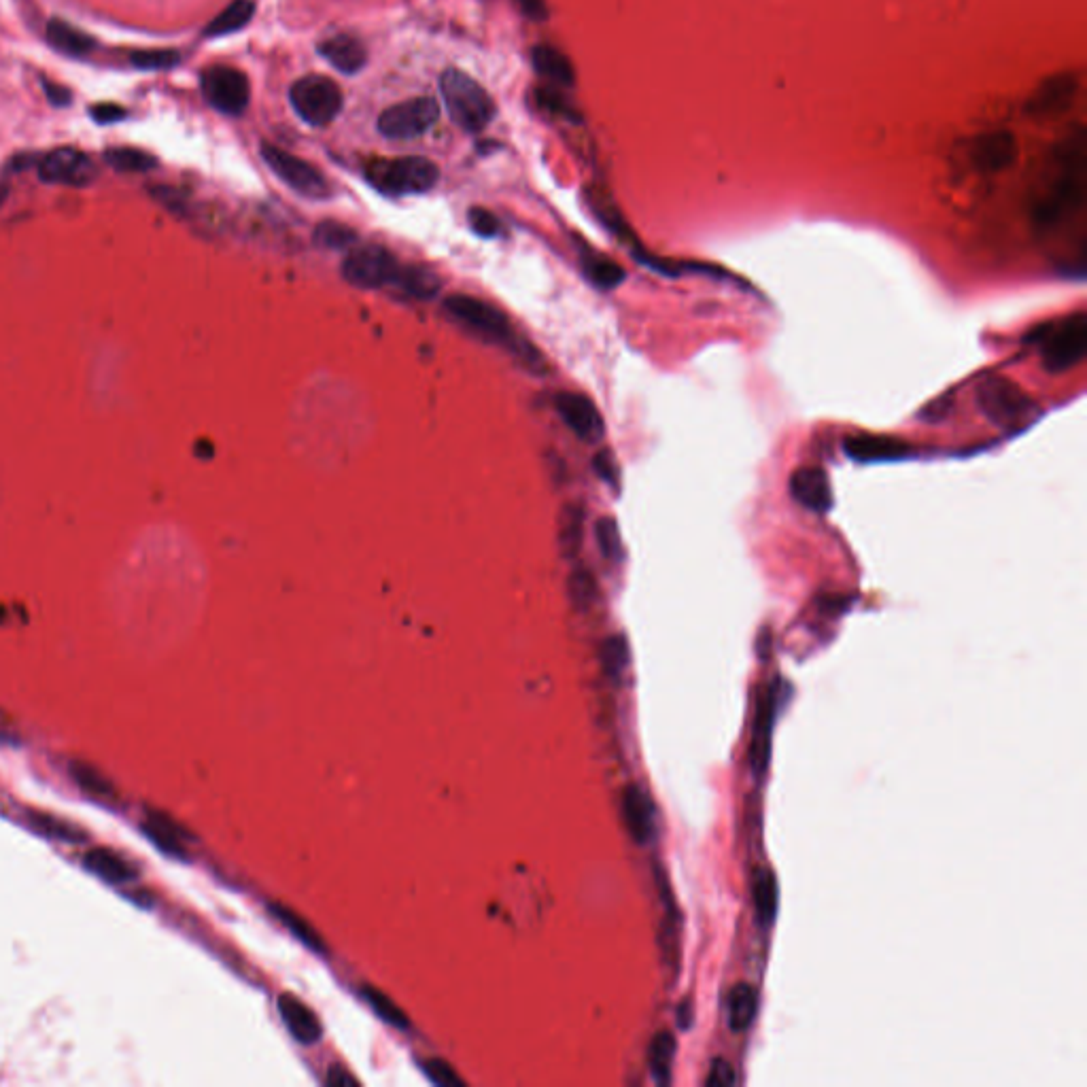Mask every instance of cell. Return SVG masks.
<instances>
[{
	"mask_svg": "<svg viewBox=\"0 0 1087 1087\" xmlns=\"http://www.w3.org/2000/svg\"><path fill=\"white\" fill-rule=\"evenodd\" d=\"M444 310L448 313V317L463 327V330H468L470 334L478 336L480 340H485L489 344H497V347H504L508 351H514L516 355H521L525 364L536 368V372L544 366L538 351H533V347L523 344L519 338H516L512 323L497 306L485 300H478L474 296L455 293V296H451L444 302Z\"/></svg>",
	"mask_w": 1087,
	"mask_h": 1087,
	"instance_id": "1",
	"label": "cell"
},
{
	"mask_svg": "<svg viewBox=\"0 0 1087 1087\" xmlns=\"http://www.w3.org/2000/svg\"><path fill=\"white\" fill-rule=\"evenodd\" d=\"M979 410L1000 429H1017L1037 419V404L1030 395L1005 376H986L975 389Z\"/></svg>",
	"mask_w": 1087,
	"mask_h": 1087,
	"instance_id": "2",
	"label": "cell"
},
{
	"mask_svg": "<svg viewBox=\"0 0 1087 1087\" xmlns=\"http://www.w3.org/2000/svg\"><path fill=\"white\" fill-rule=\"evenodd\" d=\"M448 115L465 132L485 130L495 117V102L478 81L457 68H448L440 79Z\"/></svg>",
	"mask_w": 1087,
	"mask_h": 1087,
	"instance_id": "3",
	"label": "cell"
},
{
	"mask_svg": "<svg viewBox=\"0 0 1087 1087\" xmlns=\"http://www.w3.org/2000/svg\"><path fill=\"white\" fill-rule=\"evenodd\" d=\"M366 179L381 194L410 196L434 189L440 179V170L434 162L419 158V155L393 160L376 158L366 164Z\"/></svg>",
	"mask_w": 1087,
	"mask_h": 1087,
	"instance_id": "4",
	"label": "cell"
},
{
	"mask_svg": "<svg viewBox=\"0 0 1087 1087\" xmlns=\"http://www.w3.org/2000/svg\"><path fill=\"white\" fill-rule=\"evenodd\" d=\"M1041 364L1049 374H1062L1075 368L1087 351V319L1075 313L1062 321L1049 323L1037 334Z\"/></svg>",
	"mask_w": 1087,
	"mask_h": 1087,
	"instance_id": "5",
	"label": "cell"
},
{
	"mask_svg": "<svg viewBox=\"0 0 1087 1087\" xmlns=\"http://www.w3.org/2000/svg\"><path fill=\"white\" fill-rule=\"evenodd\" d=\"M291 107L306 124L327 126L342 111V92L338 85L323 75H306L291 85Z\"/></svg>",
	"mask_w": 1087,
	"mask_h": 1087,
	"instance_id": "6",
	"label": "cell"
},
{
	"mask_svg": "<svg viewBox=\"0 0 1087 1087\" xmlns=\"http://www.w3.org/2000/svg\"><path fill=\"white\" fill-rule=\"evenodd\" d=\"M260 151H262L264 162L272 168L274 175L283 183H287L293 192L313 200H321L332 194L330 183H327V179L321 175V170L315 168L313 164H308L306 160L298 158V155H293L272 143H262Z\"/></svg>",
	"mask_w": 1087,
	"mask_h": 1087,
	"instance_id": "7",
	"label": "cell"
},
{
	"mask_svg": "<svg viewBox=\"0 0 1087 1087\" xmlns=\"http://www.w3.org/2000/svg\"><path fill=\"white\" fill-rule=\"evenodd\" d=\"M400 262L385 247H353L342 262L344 281L359 289H381L395 283Z\"/></svg>",
	"mask_w": 1087,
	"mask_h": 1087,
	"instance_id": "8",
	"label": "cell"
},
{
	"mask_svg": "<svg viewBox=\"0 0 1087 1087\" xmlns=\"http://www.w3.org/2000/svg\"><path fill=\"white\" fill-rule=\"evenodd\" d=\"M438 102L429 96L410 98L400 105L385 109L378 117V132L395 141H408L425 134L438 122Z\"/></svg>",
	"mask_w": 1087,
	"mask_h": 1087,
	"instance_id": "9",
	"label": "cell"
},
{
	"mask_svg": "<svg viewBox=\"0 0 1087 1087\" xmlns=\"http://www.w3.org/2000/svg\"><path fill=\"white\" fill-rule=\"evenodd\" d=\"M202 92L219 113L243 115L251 100V85L245 73L232 66H211L202 75Z\"/></svg>",
	"mask_w": 1087,
	"mask_h": 1087,
	"instance_id": "10",
	"label": "cell"
},
{
	"mask_svg": "<svg viewBox=\"0 0 1087 1087\" xmlns=\"http://www.w3.org/2000/svg\"><path fill=\"white\" fill-rule=\"evenodd\" d=\"M98 175L96 164L73 147H60L47 153L39 162V179L51 185L66 187H85Z\"/></svg>",
	"mask_w": 1087,
	"mask_h": 1087,
	"instance_id": "11",
	"label": "cell"
},
{
	"mask_svg": "<svg viewBox=\"0 0 1087 1087\" xmlns=\"http://www.w3.org/2000/svg\"><path fill=\"white\" fill-rule=\"evenodd\" d=\"M555 408L563 423L574 431V434L584 442H599L603 438V425L601 414L597 406L576 391H559L555 395Z\"/></svg>",
	"mask_w": 1087,
	"mask_h": 1087,
	"instance_id": "12",
	"label": "cell"
},
{
	"mask_svg": "<svg viewBox=\"0 0 1087 1087\" xmlns=\"http://www.w3.org/2000/svg\"><path fill=\"white\" fill-rule=\"evenodd\" d=\"M778 686L767 688V693L758 701L756 720H754V733L750 741L748 763L750 771L756 780H761L767 773L769 761H771V739H773V722L775 714H778Z\"/></svg>",
	"mask_w": 1087,
	"mask_h": 1087,
	"instance_id": "13",
	"label": "cell"
},
{
	"mask_svg": "<svg viewBox=\"0 0 1087 1087\" xmlns=\"http://www.w3.org/2000/svg\"><path fill=\"white\" fill-rule=\"evenodd\" d=\"M790 495L809 512L824 514L833 508L831 480H828L824 470L812 468V465L799 468L790 476Z\"/></svg>",
	"mask_w": 1087,
	"mask_h": 1087,
	"instance_id": "14",
	"label": "cell"
},
{
	"mask_svg": "<svg viewBox=\"0 0 1087 1087\" xmlns=\"http://www.w3.org/2000/svg\"><path fill=\"white\" fill-rule=\"evenodd\" d=\"M843 451L854 461L873 463V461L905 459L911 453V446L903 440L888 438V436H852V438H845Z\"/></svg>",
	"mask_w": 1087,
	"mask_h": 1087,
	"instance_id": "15",
	"label": "cell"
},
{
	"mask_svg": "<svg viewBox=\"0 0 1087 1087\" xmlns=\"http://www.w3.org/2000/svg\"><path fill=\"white\" fill-rule=\"evenodd\" d=\"M623 814L635 843L646 845L654 837V807L640 786H627L623 795Z\"/></svg>",
	"mask_w": 1087,
	"mask_h": 1087,
	"instance_id": "16",
	"label": "cell"
},
{
	"mask_svg": "<svg viewBox=\"0 0 1087 1087\" xmlns=\"http://www.w3.org/2000/svg\"><path fill=\"white\" fill-rule=\"evenodd\" d=\"M971 155L981 172H998L1013 162L1015 141L1009 132L983 134L975 141Z\"/></svg>",
	"mask_w": 1087,
	"mask_h": 1087,
	"instance_id": "17",
	"label": "cell"
},
{
	"mask_svg": "<svg viewBox=\"0 0 1087 1087\" xmlns=\"http://www.w3.org/2000/svg\"><path fill=\"white\" fill-rule=\"evenodd\" d=\"M319 54L344 75L359 73L368 60L366 47L351 34H338V37L323 41L319 45Z\"/></svg>",
	"mask_w": 1087,
	"mask_h": 1087,
	"instance_id": "18",
	"label": "cell"
},
{
	"mask_svg": "<svg viewBox=\"0 0 1087 1087\" xmlns=\"http://www.w3.org/2000/svg\"><path fill=\"white\" fill-rule=\"evenodd\" d=\"M279 1011L283 1015V1022L285 1026L289 1028V1032L293 1034V1039L304 1043V1045H310L321 1039V1024L317 1020V1015L310 1011L300 998L291 996V994H283L279 998Z\"/></svg>",
	"mask_w": 1087,
	"mask_h": 1087,
	"instance_id": "19",
	"label": "cell"
},
{
	"mask_svg": "<svg viewBox=\"0 0 1087 1087\" xmlns=\"http://www.w3.org/2000/svg\"><path fill=\"white\" fill-rule=\"evenodd\" d=\"M143 831L166 854H172L177 858H185V839H187V835H185L183 828L177 826L168 816H164L160 812H151V809H149L147 818L143 822Z\"/></svg>",
	"mask_w": 1087,
	"mask_h": 1087,
	"instance_id": "20",
	"label": "cell"
},
{
	"mask_svg": "<svg viewBox=\"0 0 1087 1087\" xmlns=\"http://www.w3.org/2000/svg\"><path fill=\"white\" fill-rule=\"evenodd\" d=\"M531 60H533V68H536V73L540 77H544L546 81L555 83V85H563V88H567V85H574V81H576L574 66H572V62L567 60L565 54H561L557 47H552V45L533 47Z\"/></svg>",
	"mask_w": 1087,
	"mask_h": 1087,
	"instance_id": "21",
	"label": "cell"
},
{
	"mask_svg": "<svg viewBox=\"0 0 1087 1087\" xmlns=\"http://www.w3.org/2000/svg\"><path fill=\"white\" fill-rule=\"evenodd\" d=\"M727 1024L733 1032H746L758 1011V992L750 983H737L727 996Z\"/></svg>",
	"mask_w": 1087,
	"mask_h": 1087,
	"instance_id": "22",
	"label": "cell"
},
{
	"mask_svg": "<svg viewBox=\"0 0 1087 1087\" xmlns=\"http://www.w3.org/2000/svg\"><path fill=\"white\" fill-rule=\"evenodd\" d=\"M393 285H398L406 296L414 300H431L442 291L440 276L434 270L423 266H400Z\"/></svg>",
	"mask_w": 1087,
	"mask_h": 1087,
	"instance_id": "23",
	"label": "cell"
},
{
	"mask_svg": "<svg viewBox=\"0 0 1087 1087\" xmlns=\"http://www.w3.org/2000/svg\"><path fill=\"white\" fill-rule=\"evenodd\" d=\"M83 862L92 873L107 879V882L111 884H128L132 882V879H136V871L132 869L130 862L105 848L90 850L88 854H85Z\"/></svg>",
	"mask_w": 1087,
	"mask_h": 1087,
	"instance_id": "24",
	"label": "cell"
},
{
	"mask_svg": "<svg viewBox=\"0 0 1087 1087\" xmlns=\"http://www.w3.org/2000/svg\"><path fill=\"white\" fill-rule=\"evenodd\" d=\"M752 896H754V909H756L758 922H761V926L773 924L775 918H778L780 888H778V879H775V875L769 869H761L754 875Z\"/></svg>",
	"mask_w": 1087,
	"mask_h": 1087,
	"instance_id": "25",
	"label": "cell"
},
{
	"mask_svg": "<svg viewBox=\"0 0 1087 1087\" xmlns=\"http://www.w3.org/2000/svg\"><path fill=\"white\" fill-rule=\"evenodd\" d=\"M580 257H582V268L586 276H589L591 283L597 285L599 289H614L625 281L627 272L614 260H610V257L593 251L589 245L580 247Z\"/></svg>",
	"mask_w": 1087,
	"mask_h": 1087,
	"instance_id": "26",
	"label": "cell"
},
{
	"mask_svg": "<svg viewBox=\"0 0 1087 1087\" xmlns=\"http://www.w3.org/2000/svg\"><path fill=\"white\" fill-rule=\"evenodd\" d=\"M47 39L56 49H60L62 54L73 56V58L88 56L96 47V41L90 37V34H85L79 28L66 24L62 20H51L47 24Z\"/></svg>",
	"mask_w": 1087,
	"mask_h": 1087,
	"instance_id": "27",
	"label": "cell"
},
{
	"mask_svg": "<svg viewBox=\"0 0 1087 1087\" xmlns=\"http://www.w3.org/2000/svg\"><path fill=\"white\" fill-rule=\"evenodd\" d=\"M676 1037L671 1032H657L648 1047V1064L650 1073L659 1085H669L671 1081V1066H674L676 1058Z\"/></svg>",
	"mask_w": 1087,
	"mask_h": 1087,
	"instance_id": "28",
	"label": "cell"
},
{
	"mask_svg": "<svg viewBox=\"0 0 1087 1087\" xmlns=\"http://www.w3.org/2000/svg\"><path fill=\"white\" fill-rule=\"evenodd\" d=\"M253 13H255L253 0H234L230 7L223 9L215 20L206 26L204 34L206 37H226V34L238 32L240 28H245L251 22Z\"/></svg>",
	"mask_w": 1087,
	"mask_h": 1087,
	"instance_id": "29",
	"label": "cell"
},
{
	"mask_svg": "<svg viewBox=\"0 0 1087 1087\" xmlns=\"http://www.w3.org/2000/svg\"><path fill=\"white\" fill-rule=\"evenodd\" d=\"M629 644L623 635H610L606 642L601 644V665L606 676L614 682L623 678V674L629 667Z\"/></svg>",
	"mask_w": 1087,
	"mask_h": 1087,
	"instance_id": "30",
	"label": "cell"
},
{
	"mask_svg": "<svg viewBox=\"0 0 1087 1087\" xmlns=\"http://www.w3.org/2000/svg\"><path fill=\"white\" fill-rule=\"evenodd\" d=\"M105 160L119 172H147L158 164L153 155L136 147H109L105 151Z\"/></svg>",
	"mask_w": 1087,
	"mask_h": 1087,
	"instance_id": "31",
	"label": "cell"
},
{
	"mask_svg": "<svg viewBox=\"0 0 1087 1087\" xmlns=\"http://www.w3.org/2000/svg\"><path fill=\"white\" fill-rule=\"evenodd\" d=\"M584 510L580 506H567L559 521V542L567 557H574L582 546Z\"/></svg>",
	"mask_w": 1087,
	"mask_h": 1087,
	"instance_id": "32",
	"label": "cell"
},
{
	"mask_svg": "<svg viewBox=\"0 0 1087 1087\" xmlns=\"http://www.w3.org/2000/svg\"><path fill=\"white\" fill-rule=\"evenodd\" d=\"M567 589H569V597H572V603L578 610H589L599 595L595 576L584 567L574 569L572 576H569L567 580Z\"/></svg>",
	"mask_w": 1087,
	"mask_h": 1087,
	"instance_id": "33",
	"label": "cell"
},
{
	"mask_svg": "<svg viewBox=\"0 0 1087 1087\" xmlns=\"http://www.w3.org/2000/svg\"><path fill=\"white\" fill-rule=\"evenodd\" d=\"M1073 90H1075V85L1068 79L1064 83L1045 85V88H1041L1039 94L1034 96L1032 109L1037 113H1056V111L1064 109L1068 102H1071Z\"/></svg>",
	"mask_w": 1087,
	"mask_h": 1087,
	"instance_id": "34",
	"label": "cell"
},
{
	"mask_svg": "<svg viewBox=\"0 0 1087 1087\" xmlns=\"http://www.w3.org/2000/svg\"><path fill=\"white\" fill-rule=\"evenodd\" d=\"M315 240L325 249H353L357 232L338 221H323L315 230Z\"/></svg>",
	"mask_w": 1087,
	"mask_h": 1087,
	"instance_id": "35",
	"label": "cell"
},
{
	"mask_svg": "<svg viewBox=\"0 0 1087 1087\" xmlns=\"http://www.w3.org/2000/svg\"><path fill=\"white\" fill-rule=\"evenodd\" d=\"M270 909H272L274 916L279 918V920L291 930L293 935H296L304 945L310 947V950H315V952H323V950H325V943H323L321 937L317 935V930H315L313 926H310V924H306V922L298 916V913H293V911H289V909H285V907H279V905H274V907H270Z\"/></svg>",
	"mask_w": 1087,
	"mask_h": 1087,
	"instance_id": "36",
	"label": "cell"
},
{
	"mask_svg": "<svg viewBox=\"0 0 1087 1087\" xmlns=\"http://www.w3.org/2000/svg\"><path fill=\"white\" fill-rule=\"evenodd\" d=\"M32 824L37 826L39 831L45 833L47 837H56V839H62V841H68V843H83L85 839H88V835H85L81 828H77L71 822H64V820H60L56 816L32 814Z\"/></svg>",
	"mask_w": 1087,
	"mask_h": 1087,
	"instance_id": "37",
	"label": "cell"
},
{
	"mask_svg": "<svg viewBox=\"0 0 1087 1087\" xmlns=\"http://www.w3.org/2000/svg\"><path fill=\"white\" fill-rule=\"evenodd\" d=\"M364 996H366V1000L370 1003V1007L376 1011V1015H378V1017H383V1020H385L387 1024H391V1026H395V1028H402V1030H406V1028L410 1026L408 1015H406L398 1005H395L387 994H383L381 990H376V988L368 986V988L364 990Z\"/></svg>",
	"mask_w": 1087,
	"mask_h": 1087,
	"instance_id": "38",
	"label": "cell"
},
{
	"mask_svg": "<svg viewBox=\"0 0 1087 1087\" xmlns=\"http://www.w3.org/2000/svg\"><path fill=\"white\" fill-rule=\"evenodd\" d=\"M71 771H73L75 782L85 792H88V795L98 797V799H113L115 797V788L111 786V782L107 778H102V775L96 769L83 765V763H73Z\"/></svg>",
	"mask_w": 1087,
	"mask_h": 1087,
	"instance_id": "39",
	"label": "cell"
},
{
	"mask_svg": "<svg viewBox=\"0 0 1087 1087\" xmlns=\"http://www.w3.org/2000/svg\"><path fill=\"white\" fill-rule=\"evenodd\" d=\"M595 540H597V546L601 550V557H606L610 561L620 559V552H623V542H620V529H618V525H616V521L612 519V516H603V519L597 521Z\"/></svg>",
	"mask_w": 1087,
	"mask_h": 1087,
	"instance_id": "40",
	"label": "cell"
},
{
	"mask_svg": "<svg viewBox=\"0 0 1087 1087\" xmlns=\"http://www.w3.org/2000/svg\"><path fill=\"white\" fill-rule=\"evenodd\" d=\"M130 62L141 68V71H164V68H172L181 62L179 51L175 49H153V51H136L130 56Z\"/></svg>",
	"mask_w": 1087,
	"mask_h": 1087,
	"instance_id": "41",
	"label": "cell"
},
{
	"mask_svg": "<svg viewBox=\"0 0 1087 1087\" xmlns=\"http://www.w3.org/2000/svg\"><path fill=\"white\" fill-rule=\"evenodd\" d=\"M536 100H538V105L550 115L565 117V119H578V113H574V109L567 105V100L561 94H557L555 90H538Z\"/></svg>",
	"mask_w": 1087,
	"mask_h": 1087,
	"instance_id": "42",
	"label": "cell"
},
{
	"mask_svg": "<svg viewBox=\"0 0 1087 1087\" xmlns=\"http://www.w3.org/2000/svg\"><path fill=\"white\" fill-rule=\"evenodd\" d=\"M468 221H470V228L482 238H493V236L499 234V230H502V226H499V219L491 211L480 209V206H474V209H470Z\"/></svg>",
	"mask_w": 1087,
	"mask_h": 1087,
	"instance_id": "43",
	"label": "cell"
},
{
	"mask_svg": "<svg viewBox=\"0 0 1087 1087\" xmlns=\"http://www.w3.org/2000/svg\"><path fill=\"white\" fill-rule=\"evenodd\" d=\"M421 1066H423L425 1075L438 1085H463V1079L457 1077L453 1068L448 1066L446 1062H442V1060H436V1058L423 1060Z\"/></svg>",
	"mask_w": 1087,
	"mask_h": 1087,
	"instance_id": "44",
	"label": "cell"
},
{
	"mask_svg": "<svg viewBox=\"0 0 1087 1087\" xmlns=\"http://www.w3.org/2000/svg\"><path fill=\"white\" fill-rule=\"evenodd\" d=\"M737 1081L733 1066L724 1060L716 1058L710 1066V1073L705 1077V1087H733Z\"/></svg>",
	"mask_w": 1087,
	"mask_h": 1087,
	"instance_id": "45",
	"label": "cell"
},
{
	"mask_svg": "<svg viewBox=\"0 0 1087 1087\" xmlns=\"http://www.w3.org/2000/svg\"><path fill=\"white\" fill-rule=\"evenodd\" d=\"M593 465H595V472L599 474V478L603 482H608V485L614 487V489L618 487V480H620L618 463H616V459L612 457L610 451H601L599 455H595Z\"/></svg>",
	"mask_w": 1087,
	"mask_h": 1087,
	"instance_id": "46",
	"label": "cell"
},
{
	"mask_svg": "<svg viewBox=\"0 0 1087 1087\" xmlns=\"http://www.w3.org/2000/svg\"><path fill=\"white\" fill-rule=\"evenodd\" d=\"M90 115L96 124H115V122H122V119L128 115L126 109L117 107V105H109V102H105V105H96L90 109Z\"/></svg>",
	"mask_w": 1087,
	"mask_h": 1087,
	"instance_id": "47",
	"label": "cell"
},
{
	"mask_svg": "<svg viewBox=\"0 0 1087 1087\" xmlns=\"http://www.w3.org/2000/svg\"><path fill=\"white\" fill-rule=\"evenodd\" d=\"M519 3L521 11L529 17V20H538V22H544L548 17V5L546 0H516Z\"/></svg>",
	"mask_w": 1087,
	"mask_h": 1087,
	"instance_id": "48",
	"label": "cell"
},
{
	"mask_svg": "<svg viewBox=\"0 0 1087 1087\" xmlns=\"http://www.w3.org/2000/svg\"><path fill=\"white\" fill-rule=\"evenodd\" d=\"M43 88H45V92H47V96H49L51 105H56V107L71 105V92L64 90V88H60V85L43 81Z\"/></svg>",
	"mask_w": 1087,
	"mask_h": 1087,
	"instance_id": "49",
	"label": "cell"
},
{
	"mask_svg": "<svg viewBox=\"0 0 1087 1087\" xmlns=\"http://www.w3.org/2000/svg\"><path fill=\"white\" fill-rule=\"evenodd\" d=\"M690 1024H693V1007H690L688 1003H682L678 1009V1026L682 1030H688Z\"/></svg>",
	"mask_w": 1087,
	"mask_h": 1087,
	"instance_id": "50",
	"label": "cell"
},
{
	"mask_svg": "<svg viewBox=\"0 0 1087 1087\" xmlns=\"http://www.w3.org/2000/svg\"><path fill=\"white\" fill-rule=\"evenodd\" d=\"M327 1083H330V1085H349V1083H355V1079L349 1073H344V1071H340V1068H336V1071H330Z\"/></svg>",
	"mask_w": 1087,
	"mask_h": 1087,
	"instance_id": "51",
	"label": "cell"
},
{
	"mask_svg": "<svg viewBox=\"0 0 1087 1087\" xmlns=\"http://www.w3.org/2000/svg\"><path fill=\"white\" fill-rule=\"evenodd\" d=\"M7 196H9V189H7V185H0V206H3V204H5Z\"/></svg>",
	"mask_w": 1087,
	"mask_h": 1087,
	"instance_id": "52",
	"label": "cell"
}]
</instances>
